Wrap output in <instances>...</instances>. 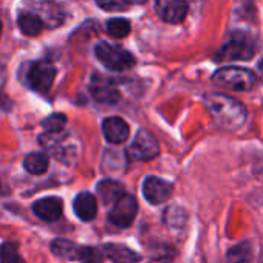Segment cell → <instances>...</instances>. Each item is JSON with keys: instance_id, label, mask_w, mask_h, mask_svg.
Returning <instances> with one entry per match:
<instances>
[{"instance_id": "cell-9", "label": "cell", "mask_w": 263, "mask_h": 263, "mask_svg": "<svg viewBox=\"0 0 263 263\" xmlns=\"http://www.w3.org/2000/svg\"><path fill=\"white\" fill-rule=\"evenodd\" d=\"M172 194V184L158 178V177H147L143 183V195L152 204L164 203Z\"/></svg>"}, {"instance_id": "cell-10", "label": "cell", "mask_w": 263, "mask_h": 263, "mask_svg": "<svg viewBox=\"0 0 263 263\" xmlns=\"http://www.w3.org/2000/svg\"><path fill=\"white\" fill-rule=\"evenodd\" d=\"M90 90H91L93 98L104 104H116L121 98L116 85L104 76H95L91 79Z\"/></svg>"}, {"instance_id": "cell-16", "label": "cell", "mask_w": 263, "mask_h": 263, "mask_svg": "<svg viewBox=\"0 0 263 263\" xmlns=\"http://www.w3.org/2000/svg\"><path fill=\"white\" fill-rule=\"evenodd\" d=\"M19 28L24 34L27 36H37L41 34L42 28H44V22L39 16L33 14V13H24L19 16Z\"/></svg>"}, {"instance_id": "cell-11", "label": "cell", "mask_w": 263, "mask_h": 263, "mask_svg": "<svg viewBox=\"0 0 263 263\" xmlns=\"http://www.w3.org/2000/svg\"><path fill=\"white\" fill-rule=\"evenodd\" d=\"M102 134L108 143L121 144L128 138V124L118 116L107 118L102 122Z\"/></svg>"}, {"instance_id": "cell-5", "label": "cell", "mask_w": 263, "mask_h": 263, "mask_svg": "<svg viewBox=\"0 0 263 263\" xmlns=\"http://www.w3.org/2000/svg\"><path fill=\"white\" fill-rule=\"evenodd\" d=\"M160 154V146L157 138L149 130H140L134 143L128 147V155L138 161H149L154 160Z\"/></svg>"}, {"instance_id": "cell-12", "label": "cell", "mask_w": 263, "mask_h": 263, "mask_svg": "<svg viewBox=\"0 0 263 263\" xmlns=\"http://www.w3.org/2000/svg\"><path fill=\"white\" fill-rule=\"evenodd\" d=\"M33 211L44 221H56L58 218H61L64 206H62V201L59 198L47 197V198L36 201L33 204Z\"/></svg>"}, {"instance_id": "cell-15", "label": "cell", "mask_w": 263, "mask_h": 263, "mask_svg": "<svg viewBox=\"0 0 263 263\" xmlns=\"http://www.w3.org/2000/svg\"><path fill=\"white\" fill-rule=\"evenodd\" d=\"M98 194L102 200V203L108 208H111L118 200H121L125 195V189L121 183L113 180H104L98 184Z\"/></svg>"}, {"instance_id": "cell-1", "label": "cell", "mask_w": 263, "mask_h": 263, "mask_svg": "<svg viewBox=\"0 0 263 263\" xmlns=\"http://www.w3.org/2000/svg\"><path fill=\"white\" fill-rule=\"evenodd\" d=\"M204 102L223 128L235 132L243 127L246 121V108L237 99L221 93H211L204 98Z\"/></svg>"}, {"instance_id": "cell-22", "label": "cell", "mask_w": 263, "mask_h": 263, "mask_svg": "<svg viewBox=\"0 0 263 263\" xmlns=\"http://www.w3.org/2000/svg\"><path fill=\"white\" fill-rule=\"evenodd\" d=\"M130 22L127 19H111L107 24V31L116 39H122L130 33Z\"/></svg>"}, {"instance_id": "cell-17", "label": "cell", "mask_w": 263, "mask_h": 263, "mask_svg": "<svg viewBox=\"0 0 263 263\" xmlns=\"http://www.w3.org/2000/svg\"><path fill=\"white\" fill-rule=\"evenodd\" d=\"M228 263H251L252 260V246L249 241H241L232 246L226 254Z\"/></svg>"}, {"instance_id": "cell-28", "label": "cell", "mask_w": 263, "mask_h": 263, "mask_svg": "<svg viewBox=\"0 0 263 263\" xmlns=\"http://www.w3.org/2000/svg\"><path fill=\"white\" fill-rule=\"evenodd\" d=\"M258 70H260V73L263 74V59H261V61L258 62Z\"/></svg>"}, {"instance_id": "cell-23", "label": "cell", "mask_w": 263, "mask_h": 263, "mask_svg": "<svg viewBox=\"0 0 263 263\" xmlns=\"http://www.w3.org/2000/svg\"><path fill=\"white\" fill-rule=\"evenodd\" d=\"M76 248L78 246L68 240H54L51 243V252L61 258H73Z\"/></svg>"}, {"instance_id": "cell-13", "label": "cell", "mask_w": 263, "mask_h": 263, "mask_svg": "<svg viewBox=\"0 0 263 263\" xmlns=\"http://www.w3.org/2000/svg\"><path fill=\"white\" fill-rule=\"evenodd\" d=\"M101 251L104 257L110 258L115 263H138L141 260L140 254L119 243H107Z\"/></svg>"}, {"instance_id": "cell-8", "label": "cell", "mask_w": 263, "mask_h": 263, "mask_svg": "<svg viewBox=\"0 0 263 263\" xmlns=\"http://www.w3.org/2000/svg\"><path fill=\"white\" fill-rule=\"evenodd\" d=\"M157 14L167 24H180L187 16L186 0H157Z\"/></svg>"}, {"instance_id": "cell-6", "label": "cell", "mask_w": 263, "mask_h": 263, "mask_svg": "<svg viewBox=\"0 0 263 263\" xmlns=\"http://www.w3.org/2000/svg\"><path fill=\"white\" fill-rule=\"evenodd\" d=\"M138 212V204L137 200L125 194L121 200H118L108 212V220L111 224L118 226V228H128L132 224V221L135 220Z\"/></svg>"}, {"instance_id": "cell-2", "label": "cell", "mask_w": 263, "mask_h": 263, "mask_svg": "<svg viewBox=\"0 0 263 263\" xmlns=\"http://www.w3.org/2000/svg\"><path fill=\"white\" fill-rule=\"evenodd\" d=\"M255 53L254 41L241 31H235L229 36L224 45L217 53V61H249Z\"/></svg>"}, {"instance_id": "cell-26", "label": "cell", "mask_w": 263, "mask_h": 263, "mask_svg": "<svg viewBox=\"0 0 263 263\" xmlns=\"http://www.w3.org/2000/svg\"><path fill=\"white\" fill-rule=\"evenodd\" d=\"M5 81H7V70L0 65V91H2V88L5 85Z\"/></svg>"}, {"instance_id": "cell-19", "label": "cell", "mask_w": 263, "mask_h": 263, "mask_svg": "<svg viewBox=\"0 0 263 263\" xmlns=\"http://www.w3.org/2000/svg\"><path fill=\"white\" fill-rule=\"evenodd\" d=\"M81 263H102L104 254L98 248L93 246H78L74 251V257Z\"/></svg>"}, {"instance_id": "cell-24", "label": "cell", "mask_w": 263, "mask_h": 263, "mask_svg": "<svg viewBox=\"0 0 263 263\" xmlns=\"http://www.w3.org/2000/svg\"><path fill=\"white\" fill-rule=\"evenodd\" d=\"M65 122H67V118L61 113H54L51 116H48L45 121H44V127L47 130V134H61L65 127Z\"/></svg>"}, {"instance_id": "cell-25", "label": "cell", "mask_w": 263, "mask_h": 263, "mask_svg": "<svg viewBox=\"0 0 263 263\" xmlns=\"http://www.w3.org/2000/svg\"><path fill=\"white\" fill-rule=\"evenodd\" d=\"M96 4L105 11H122L128 7V0H96Z\"/></svg>"}, {"instance_id": "cell-3", "label": "cell", "mask_w": 263, "mask_h": 263, "mask_svg": "<svg viewBox=\"0 0 263 263\" xmlns=\"http://www.w3.org/2000/svg\"><path fill=\"white\" fill-rule=\"evenodd\" d=\"M214 84L234 90V91H249L257 79L255 74L246 68H240V67H224L220 68L218 71L214 73L212 76Z\"/></svg>"}, {"instance_id": "cell-4", "label": "cell", "mask_w": 263, "mask_h": 263, "mask_svg": "<svg viewBox=\"0 0 263 263\" xmlns=\"http://www.w3.org/2000/svg\"><path fill=\"white\" fill-rule=\"evenodd\" d=\"M95 53H96V58L99 59V62L113 71H124V70H128L135 65L134 54L118 45H111L108 42H99L95 48Z\"/></svg>"}, {"instance_id": "cell-20", "label": "cell", "mask_w": 263, "mask_h": 263, "mask_svg": "<svg viewBox=\"0 0 263 263\" xmlns=\"http://www.w3.org/2000/svg\"><path fill=\"white\" fill-rule=\"evenodd\" d=\"M42 11H44V17H41V19H42V22H44L47 27L54 28V27H58V25L62 24L64 14L61 13V10H59L54 4H47V5H44Z\"/></svg>"}, {"instance_id": "cell-27", "label": "cell", "mask_w": 263, "mask_h": 263, "mask_svg": "<svg viewBox=\"0 0 263 263\" xmlns=\"http://www.w3.org/2000/svg\"><path fill=\"white\" fill-rule=\"evenodd\" d=\"M130 4H137V5H141V4H146L147 0H128Z\"/></svg>"}, {"instance_id": "cell-18", "label": "cell", "mask_w": 263, "mask_h": 263, "mask_svg": "<svg viewBox=\"0 0 263 263\" xmlns=\"http://www.w3.org/2000/svg\"><path fill=\"white\" fill-rule=\"evenodd\" d=\"M24 166L25 169L30 172V174H34V175H41L44 174L47 169H48V158L47 155L37 152V154H30L25 161H24Z\"/></svg>"}, {"instance_id": "cell-7", "label": "cell", "mask_w": 263, "mask_h": 263, "mask_svg": "<svg viewBox=\"0 0 263 263\" xmlns=\"http://www.w3.org/2000/svg\"><path fill=\"white\" fill-rule=\"evenodd\" d=\"M56 78V68L48 61H39L30 67L28 71V82L37 91H47Z\"/></svg>"}, {"instance_id": "cell-14", "label": "cell", "mask_w": 263, "mask_h": 263, "mask_svg": "<svg viewBox=\"0 0 263 263\" xmlns=\"http://www.w3.org/2000/svg\"><path fill=\"white\" fill-rule=\"evenodd\" d=\"M74 212L76 215L82 220V221H90L96 217L98 214V203L96 198L88 194V192H81L76 198H74Z\"/></svg>"}, {"instance_id": "cell-29", "label": "cell", "mask_w": 263, "mask_h": 263, "mask_svg": "<svg viewBox=\"0 0 263 263\" xmlns=\"http://www.w3.org/2000/svg\"><path fill=\"white\" fill-rule=\"evenodd\" d=\"M0 34H2V24H0Z\"/></svg>"}, {"instance_id": "cell-21", "label": "cell", "mask_w": 263, "mask_h": 263, "mask_svg": "<svg viewBox=\"0 0 263 263\" xmlns=\"http://www.w3.org/2000/svg\"><path fill=\"white\" fill-rule=\"evenodd\" d=\"M0 261L2 263H25L17 251V245L13 241H7L0 248Z\"/></svg>"}]
</instances>
